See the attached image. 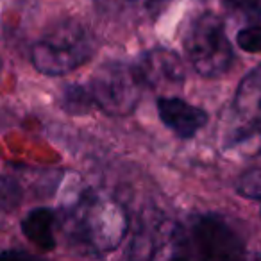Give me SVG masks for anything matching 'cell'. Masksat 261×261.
I'll return each mask as SVG.
<instances>
[{
  "instance_id": "6da1fadb",
  "label": "cell",
  "mask_w": 261,
  "mask_h": 261,
  "mask_svg": "<svg viewBox=\"0 0 261 261\" xmlns=\"http://www.w3.org/2000/svg\"><path fill=\"white\" fill-rule=\"evenodd\" d=\"M93 52L88 31L75 20H63L31 48V61L43 75L58 77L83 66Z\"/></svg>"
},
{
  "instance_id": "7a4b0ae2",
  "label": "cell",
  "mask_w": 261,
  "mask_h": 261,
  "mask_svg": "<svg viewBox=\"0 0 261 261\" xmlns=\"http://www.w3.org/2000/svg\"><path fill=\"white\" fill-rule=\"evenodd\" d=\"M70 227L77 240L97 250H113L127 231V217L111 197L88 192L70 211Z\"/></svg>"
},
{
  "instance_id": "3957f363",
  "label": "cell",
  "mask_w": 261,
  "mask_h": 261,
  "mask_svg": "<svg viewBox=\"0 0 261 261\" xmlns=\"http://www.w3.org/2000/svg\"><path fill=\"white\" fill-rule=\"evenodd\" d=\"M185 50L192 66L207 79L224 75L232 65V45L224 22L213 13H200L192 20L185 34Z\"/></svg>"
},
{
  "instance_id": "277c9868",
  "label": "cell",
  "mask_w": 261,
  "mask_h": 261,
  "mask_svg": "<svg viewBox=\"0 0 261 261\" xmlns=\"http://www.w3.org/2000/svg\"><path fill=\"white\" fill-rule=\"evenodd\" d=\"M143 83L135 66L123 61H108L91 75L88 91L93 106L108 115L123 116L136 109Z\"/></svg>"
},
{
  "instance_id": "5b68a950",
  "label": "cell",
  "mask_w": 261,
  "mask_h": 261,
  "mask_svg": "<svg viewBox=\"0 0 261 261\" xmlns=\"http://www.w3.org/2000/svg\"><path fill=\"white\" fill-rule=\"evenodd\" d=\"M130 261H195L190 232L174 222H143L130 243Z\"/></svg>"
},
{
  "instance_id": "8992f818",
  "label": "cell",
  "mask_w": 261,
  "mask_h": 261,
  "mask_svg": "<svg viewBox=\"0 0 261 261\" xmlns=\"http://www.w3.org/2000/svg\"><path fill=\"white\" fill-rule=\"evenodd\" d=\"M195 261H249L238 232L217 215H200L190 229Z\"/></svg>"
},
{
  "instance_id": "52a82bcc",
  "label": "cell",
  "mask_w": 261,
  "mask_h": 261,
  "mask_svg": "<svg viewBox=\"0 0 261 261\" xmlns=\"http://www.w3.org/2000/svg\"><path fill=\"white\" fill-rule=\"evenodd\" d=\"M143 84L152 88L177 86L185 81V65L174 50L168 48H152L142 54L135 65Z\"/></svg>"
},
{
  "instance_id": "ba28073f",
  "label": "cell",
  "mask_w": 261,
  "mask_h": 261,
  "mask_svg": "<svg viewBox=\"0 0 261 261\" xmlns=\"http://www.w3.org/2000/svg\"><path fill=\"white\" fill-rule=\"evenodd\" d=\"M160 118L179 138H193L206 125L207 115L204 109L190 104L179 97H161L158 100Z\"/></svg>"
},
{
  "instance_id": "9c48e42d",
  "label": "cell",
  "mask_w": 261,
  "mask_h": 261,
  "mask_svg": "<svg viewBox=\"0 0 261 261\" xmlns=\"http://www.w3.org/2000/svg\"><path fill=\"white\" fill-rule=\"evenodd\" d=\"M234 113L247 129H261V65L240 83L234 93Z\"/></svg>"
},
{
  "instance_id": "30bf717a",
  "label": "cell",
  "mask_w": 261,
  "mask_h": 261,
  "mask_svg": "<svg viewBox=\"0 0 261 261\" xmlns=\"http://www.w3.org/2000/svg\"><path fill=\"white\" fill-rule=\"evenodd\" d=\"M56 215L48 207H36L29 211L22 220V232L31 243L41 250H52L56 247Z\"/></svg>"
},
{
  "instance_id": "8fae6325",
  "label": "cell",
  "mask_w": 261,
  "mask_h": 261,
  "mask_svg": "<svg viewBox=\"0 0 261 261\" xmlns=\"http://www.w3.org/2000/svg\"><path fill=\"white\" fill-rule=\"evenodd\" d=\"M98 2L108 13L130 22H143L152 18L161 6V0H98Z\"/></svg>"
},
{
  "instance_id": "7c38bea8",
  "label": "cell",
  "mask_w": 261,
  "mask_h": 261,
  "mask_svg": "<svg viewBox=\"0 0 261 261\" xmlns=\"http://www.w3.org/2000/svg\"><path fill=\"white\" fill-rule=\"evenodd\" d=\"M63 108L72 115H81L93 108V100L88 91V86L83 84H70L63 91Z\"/></svg>"
},
{
  "instance_id": "4fadbf2b",
  "label": "cell",
  "mask_w": 261,
  "mask_h": 261,
  "mask_svg": "<svg viewBox=\"0 0 261 261\" xmlns=\"http://www.w3.org/2000/svg\"><path fill=\"white\" fill-rule=\"evenodd\" d=\"M236 192L247 199L261 200V165L240 175L236 181Z\"/></svg>"
},
{
  "instance_id": "5bb4252c",
  "label": "cell",
  "mask_w": 261,
  "mask_h": 261,
  "mask_svg": "<svg viewBox=\"0 0 261 261\" xmlns=\"http://www.w3.org/2000/svg\"><path fill=\"white\" fill-rule=\"evenodd\" d=\"M236 45L250 54H261V22L240 29L236 34Z\"/></svg>"
},
{
  "instance_id": "9a60e30c",
  "label": "cell",
  "mask_w": 261,
  "mask_h": 261,
  "mask_svg": "<svg viewBox=\"0 0 261 261\" xmlns=\"http://www.w3.org/2000/svg\"><path fill=\"white\" fill-rule=\"evenodd\" d=\"M224 4L229 11L256 20V23L261 20V0H224Z\"/></svg>"
},
{
  "instance_id": "2e32d148",
  "label": "cell",
  "mask_w": 261,
  "mask_h": 261,
  "mask_svg": "<svg viewBox=\"0 0 261 261\" xmlns=\"http://www.w3.org/2000/svg\"><path fill=\"white\" fill-rule=\"evenodd\" d=\"M0 261H43L41 257H36L29 252H23V250L9 249L0 252Z\"/></svg>"
},
{
  "instance_id": "e0dca14e",
  "label": "cell",
  "mask_w": 261,
  "mask_h": 261,
  "mask_svg": "<svg viewBox=\"0 0 261 261\" xmlns=\"http://www.w3.org/2000/svg\"><path fill=\"white\" fill-rule=\"evenodd\" d=\"M0 72H2V58H0Z\"/></svg>"
}]
</instances>
